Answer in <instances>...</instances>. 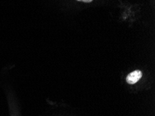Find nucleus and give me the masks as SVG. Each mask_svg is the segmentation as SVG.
Here are the masks:
<instances>
[{"label": "nucleus", "mask_w": 155, "mask_h": 116, "mask_svg": "<svg viewBox=\"0 0 155 116\" xmlns=\"http://www.w3.org/2000/svg\"><path fill=\"white\" fill-rule=\"evenodd\" d=\"M142 72L140 70H135L130 73L126 78V81L129 84H134L138 82L142 77Z\"/></svg>", "instance_id": "f257e3e1"}, {"label": "nucleus", "mask_w": 155, "mask_h": 116, "mask_svg": "<svg viewBox=\"0 0 155 116\" xmlns=\"http://www.w3.org/2000/svg\"><path fill=\"white\" fill-rule=\"evenodd\" d=\"M77 1H79V2H84V3H90V2H93V0H77Z\"/></svg>", "instance_id": "f03ea898"}]
</instances>
